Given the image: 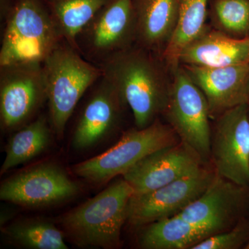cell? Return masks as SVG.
Instances as JSON below:
<instances>
[{"label":"cell","mask_w":249,"mask_h":249,"mask_svg":"<svg viewBox=\"0 0 249 249\" xmlns=\"http://www.w3.org/2000/svg\"><path fill=\"white\" fill-rule=\"evenodd\" d=\"M178 25L162 58L173 71L179 64L180 54L207 28L210 0H178Z\"/></svg>","instance_id":"d6986e66"},{"label":"cell","mask_w":249,"mask_h":249,"mask_svg":"<svg viewBox=\"0 0 249 249\" xmlns=\"http://www.w3.org/2000/svg\"></svg>","instance_id":"484cf974"},{"label":"cell","mask_w":249,"mask_h":249,"mask_svg":"<svg viewBox=\"0 0 249 249\" xmlns=\"http://www.w3.org/2000/svg\"><path fill=\"white\" fill-rule=\"evenodd\" d=\"M214 175V170L201 165L155 191L132 196L127 206V221L139 227L180 213L201 196Z\"/></svg>","instance_id":"9c48e42d"},{"label":"cell","mask_w":249,"mask_h":249,"mask_svg":"<svg viewBox=\"0 0 249 249\" xmlns=\"http://www.w3.org/2000/svg\"><path fill=\"white\" fill-rule=\"evenodd\" d=\"M204 93L211 119L243 104H249V61L219 67L181 65Z\"/></svg>","instance_id":"4fadbf2b"},{"label":"cell","mask_w":249,"mask_h":249,"mask_svg":"<svg viewBox=\"0 0 249 249\" xmlns=\"http://www.w3.org/2000/svg\"><path fill=\"white\" fill-rule=\"evenodd\" d=\"M109 0H47L48 9L69 45L79 52L78 36Z\"/></svg>","instance_id":"ffe728a7"},{"label":"cell","mask_w":249,"mask_h":249,"mask_svg":"<svg viewBox=\"0 0 249 249\" xmlns=\"http://www.w3.org/2000/svg\"><path fill=\"white\" fill-rule=\"evenodd\" d=\"M212 27L236 38L249 36V0H210Z\"/></svg>","instance_id":"7402d4cb"},{"label":"cell","mask_w":249,"mask_h":249,"mask_svg":"<svg viewBox=\"0 0 249 249\" xmlns=\"http://www.w3.org/2000/svg\"><path fill=\"white\" fill-rule=\"evenodd\" d=\"M77 42L80 53L101 62L136 45L132 0H109L82 31Z\"/></svg>","instance_id":"30bf717a"},{"label":"cell","mask_w":249,"mask_h":249,"mask_svg":"<svg viewBox=\"0 0 249 249\" xmlns=\"http://www.w3.org/2000/svg\"><path fill=\"white\" fill-rule=\"evenodd\" d=\"M51 132L43 116L21 127L10 139L1 175L42 153L50 142Z\"/></svg>","instance_id":"44dd1931"},{"label":"cell","mask_w":249,"mask_h":249,"mask_svg":"<svg viewBox=\"0 0 249 249\" xmlns=\"http://www.w3.org/2000/svg\"><path fill=\"white\" fill-rule=\"evenodd\" d=\"M64 40L49 9L39 0H18L5 19L0 66L42 63Z\"/></svg>","instance_id":"277c9868"},{"label":"cell","mask_w":249,"mask_h":249,"mask_svg":"<svg viewBox=\"0 0 249 249\" xmlns=\"http://www.w3.org/2000/svg\"><path fill=\"white\" fill-rule=\"evenodd\" d=\"M51 124L62 138L69 119L85 93L103 76L97 67L64 40L42 62Z\"/></svg>","instance_id":"3957f363"},{"label":"cell","mask_w":249,"mask_h":249,"mask_svg":"<svg viewBox=\"0 0 249 249\" xmlns=\"http://www.w3.org/2000/svg\"><path fill=\"white\" fill-rule=\"evenodd\" d=\"M249 61V37L236 38L208 26L186 46L179 56L180 65L219 67Z\"/></svg>","instance_id":"e0dca14e"},{"label":"cell","mask_w":249,"mask_h":249,"mask_svg":"<svg viewBox=\"0 0 249 249\" xmlns=\"http://www.w3.org/2000/svg\"><path fill=\"white\" fill-rule=\"evenodd\" d=\"M136 45L161 57L178 25V0H132Z\"/></svg>","instance_id":"2e32d148"},{"label":"cell","mask_w":249,"mask_h":249,"mask_svg":"<svg viewBox=\"0 0 249 249\" xmlns=\"http://www.w3.org/2000/svg\"><path fill=\"white\" fill-rule=\"evenodd\" d=\"M248 237L247 228L239 225L232 230L210 235L191 249H237L247 242Z\"/></svg>","instance_id":"cb8c5ba5"},{"label":"cell","mask_w":249,"mask_h":249,"mask_svg":"<svg viewBox=\"0 0 249 249\" xmlns=\"http://www.w3.org/2000/svg\"><path fill=\"white\" fill-rule=\"evenodd\" d=\"M202 164L199 157L180 142L144 157L123 178L133 188L134 196H139L173 182Z\"/></svg>","instance_id":"7c38bea8"},{"label":"cell","mask_w":249,"mask_h":249,"mask_svg":"<svg viewBox=\"0 0 249 249\" xmlns=\"http://www.w3.org/2000/svg\"><path fill=\"white\" fill-rule=\"evenodd\" d=\"M245 188L215 173L201 196L178 214L211 235L223 231L242 209Z\"/></svg>","instance_id":"5bb4252c"},{"label":"cell","mask_w":249,"mask_h":249,"mask_svg":"<svg viewBox=\"0 0 249 249\" xmlns=\"http://www.w3.org/2000/svg\"><path fill=\"white\" fill-rule=\"evenodd\" d=\"M125 105L115 85L101 77L77 122L72 140L73 147L85 150L107 137L117 125Z\"/></svg>","instance_id":"9a60e30c"},{"label":"cell","mask_w":249,"mask_h":249,"mask_svg":"<svg viewBox=\"0 0 249 249\" xmlns=\"http://www.w3.org/2000/svg\"><path fill=\"white\" fill-rule=\"evenodd\" d=\"M78 185L58 165L42 164L11 177L0 186V199L26 207L49 206L76 196Z\"/></svg>","instance_id":"8fae6325"},{"label":"cell","mask_w":249,"mask_h":249,"mask_svg":"<svg viewBox=\"0 0 249 249\" xmlns=\"http://www.w3.org/2000/svg\"><path fill=\"white\" fill-rule=\"evenodd\" d=\"M133 196V188L123 178L65 214L62 227L80 247L116 248Z\"/></svg>","instance_id":"7a4b0ae2"},{"label":"cell","mask_w":249,"mask_h":249,"mask_svg":"<svg viewBox=\"0 0 249 249\" xmlns=\"http://www.w3.org/2000/svg\"><path fill=\"white\" fill-rule=\"evenodd\" d=\"M47 101L42 63L0 66V121L6 131L21 128Z\"/></svg>","instance_id":"52a82bcc"},{"label":"cell","mask_w":249,"mask_h":249,"mask_svg":"<svg viewBox=\"0 0 249 249\" xmlns=\"http://www.w3.org/2000/svg\"><path fill=\"white\" fill-rule=\"evenodd\" d=\"M100 67L132 109L137 128L150 125L163 114L173 73L160 55L134 45L108 57Z\"/></svg>","instance_id":"6da1fadb"},{"label":"cell","mask_w":249,"mask_h":249,"mask_svg":"<svg viewBox=\"0 0 249 249\" xmlns=\"http://www.w3.org/2000/svg\"><path fill=\"white\" fill-rule=\"evenodd\" d=\"M172 73L169 97L163 115L181 142L204 163L211 159L212 136L207 100L182 65Z\"/></svg>","instance_id":"5b68a950"},{"label":"cell","mask_w":249,"mask_h":249,"mask_svg":"<svg viewBox=\"0 0 249 249\" xmlns=\"http://www.w3.org/2000/svg\"><path fill=\"white\" fill-rule=\"evenodd\" d=\"M178 137L170 124L159 119L145 128L127 131L120 141L101 155L73 167L77 176L91 182L104 183L124 175L152 152L178 143Z\"/></svg>","instance_id":"8992f818"},{"label":"cell","mask_w":249,"mask_h":249,"mask_svg":"<svg viewBox=\"0 0 249 249\" xmlns=\"http://www.w3.org/2000/svg\"><path fill=\"white\" fill-rule=\"evenodd\" d=\"M15 243L33 249H67L63 234L53 224L44 222H20L4 229Z\"/></svg>","instance_id":"603a6c76"},{"label":"cell","mask_w":249,"mask_h":249,"mask_svg":"<svg viewBox=\"0 0 249 249\" xmlns=\"http://www.w3.org/2000/svg\"><path fill=\"white\" fill-rule=\"evenodd\" d=\"M246 249H249V240L248 244H247V245L246 246Z\"/></svg>","instance_id":"d4e9b609"},{"label":"cell","mask_w":249,"mask_h":249,"mask_svg":"<svg viewBox=\"0 0 249 249\" xmlns=\"http://www.w3.org/2000/svg\"><path fill=\"white\" fill-rule=\"evenodd\" d=\"M210 235L206 229L176 214L149 224L139 243L145 249H191Z\"/></svg>","instance_id":"ac0fdd59"},{"label":"cell","mask_w":249,"mask_h":249,"mask_svg":"<svg viewBox=\"0 0 249 249\" xmlns=\"http://www.w3.org/2000/svg\"><path fill=\"white\" fill-rule=\"evenodd\" d=\"M211 159L215 173L242 186L249 185V104L240 105L216 119Z\"/></svg>","instance_id":"ba28073f"}]
</instances>
